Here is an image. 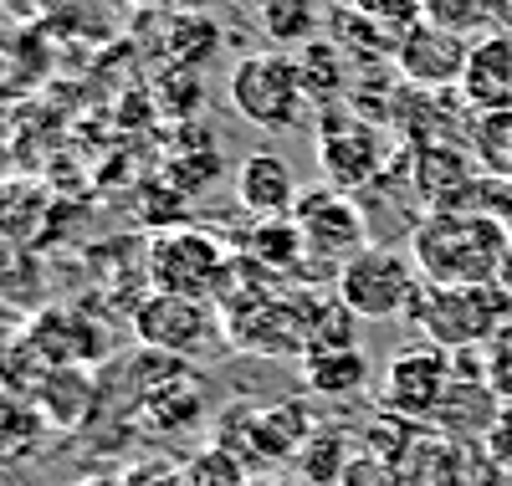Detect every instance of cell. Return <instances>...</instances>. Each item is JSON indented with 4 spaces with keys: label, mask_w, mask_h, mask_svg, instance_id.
I'll return each mask as SVG.
<instances>
[{
    "label": "cell",
    "mask_w": 512,
    "mask_h": 486,
    "mask_svg": "<svg viewBox=\"0 0 512 486\" xmlns=\"http://www.w3.org/2000/svg\"><path fill=\"white\" fill-rule=\"evenodd\" d=\"M226 98L251 128H262V134H292V128H303L308 113H313V103L303 93V77H297V57L277 52V47L241 57L226 77Z\"/></svg>",
    "instance_id": "obj_3"
},
{
    "label": "cell",
    "mask_w": 512,
    "mask_h": 486,
    "mask_svg": "<svg viewBox=\"0 0 512 486\" xmlns=\"http://www.w3.org/2000/svg\"><path fill=\"white\" fill-rule=\"evenodd\" d=\"M47 435H52V425L41 420L36 400H26L16 389H0V466H21V461L41 456Z\"/></svg>",
    "instance_id": "obj_17"
},
{
    "label": "cell",
    "mask_w": 512,
    "mask_h": 486,
    "mask_svg": "<svg viewBox=\"0 0 512 486\" xmlns=\"http://www.w3.org/2000/svg\"><path fill=\"white\" fill-rule=\"evenodd\" d=\"M185 486H251V476H246V461H236L231 451L205 446L185 461Z\"/></svg>",
    "instance_id": "obj_23"
},
{
    "label": "cell",
    "mask_w": 512,
    "mask_h": 486,
    "mask_svg": "<svg viewBox=\"0 0 512 486\" xmlns=\"http://www.w3.org/2000/svg\"><path fill=\"white\" fill-rule=\"evenodd\" d=\"M134 400L154 430H190L205 420V384H200V374L185 369V359H169L154 384L134 389Z\"/></svg>",
    "instance_id": "obj_13"
},
{
    "label": "cell",
    "mask_w": 512,
    "mask_h": 486,
    "mask_svg": "<svg viewBox=\"0 0 512 486\" xmlns=\"http://www.w3.org/2000/svg\"><path fill=\"white\" fill-rule=\"evenodd\" d=\"M374 364L369 353L354 343V348H323V353H308L303 359V389L308 394H323V400H349L369 384Z\"/></svg>",
    "instance_id": "obj_16"
},
{
    "label": "cell",
    "mask_w": 512,
    "mask_h": 486,
    "mask_svg": "<svg viewBox=\"0 0 512 486\" xmlns=\"http://www.w3.org/2000/svg\"><path fill=\"white\" fill-rule=\"evenodd\" d=\"M466 57H472V41L451 26H436V21H420L395 52V67L410 87H431V93H451L461 87V72H466Z\"/></svg>",
    "instance_id": "obj_10"
},
{
    "label": "cell",
    "mask_w": 512,
    "mask_h": 486,
    "mask_svg": "<svg viewBox=\"0 0 512 486\" xmlns=\"http://www.w3.org/2000/svg\"><path fill=\"white\" fill-rule=\"evenodd\" d=\"M0 486H21V481L11 476V466H0Z\"/></svg>",
    "instance_id": "obj_29"
},
{
    "label": "cell",
    "mask_w": 512,
    "mask_h": 486,
    "mask_svg": "<svg viewBox=\"0 0 512 486\" xmlns=\"http://www.w3.org/2000/svg\"><path fill=\"white\" fill-rule=\"evenodd\" d=\"M328 41H338V47L349 52V62H364V67H369V62H395V41L369 21L354 0L328 16Z\"/></svg>",
    "instance_id": "obj_20"
},
{
    "label": "cell",
    "mask_w": 512,
    "mask_h": 486,
    "mask_svg": "<svg viewBox=\"0 0 512 486\" xmlns=\"http://www.w3.org/2000/svg\"><path fill=\"white\" fill-rule=\"evenodd\" d=\"M31 400L52 430H82L98 415V384L88 379V364H62L36 384Z\"/></svg>",
    "instance_id": "obj_14"
},
{
    "label": "cell",
    "mask_w": 512,
    "mask_h": 486,
    "mask_svg": "<svg viewBox=\"0 0 512 486\" xmlns=\"http://www.w3.org/2000/svg\"><path fill=\"white\" fill-rule=\"evenodd\" d=\"M420 6H425V21L451 26L461 36H472V31L492 36V31H502L497 16H507V0H420Z\"/></svg>",
    "instance_id": "obj_21"
},
{
    "label": "cell",
    "mask_w": 512,
    "mask_h": 486,
    "mask_svg": "<svg viewBox=\"0 0 512 486\" xmlns=\"http://www.w3.org/2000/svg\"><path fill=\"white\" fill-rule=\"evenodd\" d=\"M251 486H292V481H251Z\"/></svg>",
    "instance_id": "obj_30"
},
{
    "label": "cell",
    "mask_w": 512,
    "mask_h": 486,
    "mask_svg": "<svg viewBox=\"0 0 512 486\" xmlns=\"http://www.w3.org/2000/svg\"><path fill=\"white\" fill-rule=\"evenodd\" d=\"M134 333L144 338V348L169 353V359H190V353L221 343V307L195 302V297H169L154 292L149 302L134 307Z\"/></svg>",
    "instance_id": "obj_9"
},
{
    "label": "cell",
    "mask_w": 512,
    "mask_h": 486,
    "mask_svg": "<svg viewBox=\"0 0 512 486\" xmlns=\"http://www.w3.org/2000/svg\"><path fill=\"white\" fill-rule=\"evenodd\" d=\"M216 41H221V31H216V21L210 16H200V11H169V62H180V67H195V62H205L210 52H216Z\"/></svg>",
    "instance_id": "obj_22"
},
{
    "label": "cell",
    "mask_w": 512,
    "mask_h": 486,
    "mask_svg": "<svg viewBox=\"0 0 512 486\" xmlns=\"http://www.w3.org/2000/svg\"><path fill=\"white\" fill-rule=\"evenodd\" d=\"M256 21H262L267 41L277 52H297V47H308L313 36H323V11H318V0H262L256 6Z\"/></svg>",
    "instance_id": "obj_18"
},
{
    "label": "cell",
    "mask_w": 512,
    "mask_h": 486,
    "mask_svg": "<svg viewBox=\"0 0 512 486\" xmlns=\"http://www.w3.org/2000/svg\"><path fill=\"white\" fill-rule=\"evenodd\" d=\"M123 486H185V461H164V456L134 461L123 466Z\"/></svg>",
    "instance_id": "obj_26"
},
{
    "label": "cell",
    "mask_w": 512,
    "mask_h": 486,
    "mask_svg": "<svg viewBox=\"0 0 512 486\" xmlns=\"http://www.w3.org/2000/svg\"><path fill=\"white\" fill-rule=\"evenodd\" d=\"M420 272L405 246H364L359 256H349L333 277V297L349 307L364 323H384V318H410V307L420 297Z\"/></svg>",
    "instance_id": "obj_5"
},
{
    "label": "cell",
    "mask_w": 512,
    "mask_h": 486,
    "mask_svg": "<svg viewBox=\"0 0 512 486\" xmlns=\"http://www.w3.org/2000/svg\"><path fill=\"white\" fill-rule=\"evenodd\" d=\"M297 200H303V190H297V174L282 154L272 149H256L241 159L236 169V205L251 215V220H287L297 210Z\"/></svg>",
    "instance_id": "obj_11"
},
{
    "label": "cell",
    "mask_w": 512,
    "mask_h": 486,
    "mask_svg": "<svg viewBox=\"0 0 512 486\" xmlns=\"http://www.w3.org/2000/svg\"><path fill=\"white\" fill-rule=\"evenodd\" d=\"M292 226H297V236H303V256L308 261H328L333 277H338V267H344L349 256L374 246L359 200L344 195V190H333V185L303 190V200H297V210H292Z\"/></svg>",
    "instance_id": "obj_7"
},
{
    "label": "cell",
    "mask_w": 512,
    "mask_h": 486,
    "mask_svg": "<svg viewBox=\"0 0 512 486\" xmlns=\"http://www.w3.org/2000/svg\"><path fill=\"white\" fill-rule=\"evenodd\" d=\"M67 486H123V471L118 466H88V471H77Z\"/></svg>",
    "instance_id": "obj_27"
},
{
    "label": "cell",
    "mask_w": 512,
    "mask_h": 486,
    "mask_svg": "<svg viewBox=\"0 0 512 486\" xmlns=\"http://www.w3.org/2000/svg\"><path fill=\"white\" fill-rule=\"evenodd\" d=\"M497 287L507 292V302H512V246H507V261H502V277H497Z\"/></svg>",
    "instance_id": "obj_28"
},
{
    "label": "cell",
    "mask_w": 512,
    "mask_h": 486,
    "mask_svg": "<svg viewBox=\"0 0 512 486\" xmlns=\"http://www.w3.org/2000/svg\"><path fill=\"white\" fill-rule=\"evenodd\" d=\"M297 77H303V93L313 108H344L349 93H354V67H349V52L328 36H313L308 47H297Z\"/></svg>",
    "instance_id": "obj_15"
},
{
    "label": "cell",
    "mask_w": 512,
    "mask_h": 486,
    "mask_svg": "<svg viewBox=\"0 0 512 486\" xmlns=\"http://www.w3.org/2000/svg\"><path fill=\"white\" fill-rule=\"evenodd\" d=\"M461 98L472 113H512V31H492L472 41L461 72Z\"/></svg>",
    "instance_id": "obj_12"
},
{
    "label": "cell",
    "mask_w": 512,
    "mask_h": 486,
    "mask_svg": "<svg viewBox=\"0 0 512 486\" xmlns=\"http://www.w3.org/2000/svg\"><path fill=\"white\" fill-rule=\"evenodd\" d=\"M354 6H359L384 36L395 41V52H400V41L425 21V6H420V0H354Z\"/></svg>",
    "instance_id": "obj_24"
},
{
    "label": "cell",
    "mask_w": 512,
    "mask_h": 486,
    "mask_svg": "<svg viewBox=\"0 0 512 486\" xmlns=\"http://www.w3.org/2000/svg\"><path fill=\"white\" fill-rule=\"evenodd\" d=\"M512 231L487 210H436L420 215L405 241L425 287H492L502 277Z\"/></svg>",
    "instance_id": "obj_1"
},
{
    "label": "cell",
    "mask_w": 512,
    "mask_h": 486,
    "mask_svg": "<svg viewBox=\"0 0 512 486\" xmlns=\"http://www.w3.org/2000/svg\"><path fill=\"white\" fill-rule=\"evenodd\" d=\"M466 149L477 169L512 185V113H472L466 118Z\"/></svg>",
    "instance_id": "obj_19"
},
{
    "label": "cell",
    "mask_w": 512,
    "mask_h": 486,
    "mask_svg": "<svg viewBox=\"0 0 512 486\" xmlns=\"http://www.w3.org/2000/svg\"><path fill=\"white\" fill-rule=\"evenodd\" d=\"M318 169H323V180L333 190H344V195H364L374 190L384 174H395L400 154L390 144V134H384L379 123L349 113V108H328L318 118Z\"/></svg>",
    "instance_id": "obj_4"
},
{
    "label": "cell",
    "mask_w": 512,
    "mask_h": 486,
    "mask_svg": "<svg viewBox=\"0 0 512 486\" xmlns=\"http://www.w3.org/2000/svg\"><path fill=\"white\" fill-rule=\"evenodd\" d=\"M482 384L497 394L502 405H512V333L487 343V353H482Z\"/></svg>",
    "instance_id": "obj_25"
},
{
    "label": "cell",
    "mask_w": 512,
    "mask_h": 486,
    "mask_svg": "<svg viewBox=\"0 0 512 486\" xmlns=\"http://www.w3.org/2000/svg\"><path fill=\"white\" fill-rule=\"evenodd\" d=\"M456 359L446 348H431V343H415L405 353H395L390 364H384V384H379V400L390 415L400 420H436L446 389L456 384Z\"/></svg>",
    "instance_id": "obj_8"
},
{
    "label": "cell",
    "mask_w": 512,
    "mask_h": 486,
    "mask_svg": "<svg viewBox=\"0 0 512 486\" xmlns=\"http://www.w3.org/2000/svg\"><path fill=\"white\" fill-rule=\"evenodd\" d=\"M149 282L169 297H195V302H221L231 292V261L226 246L210 231H164L149 246Z\"/></svg>",
    "instance_id": "obj_6"
},
{
    "label": "cell",
    "mask_w": 512,
    "mask_h": 486,
    "mask_svg": "<svg viewBox=\"0 0 512 486\" xmlns=\"http://www.w3.org/2000/svg\"><path fill=\"white\" fill-rule=\"evenodd\" d=\"M431 348H446L451 359L466 348H487L502 333H512V302L492 287H420L410 318H405Z\"/></svg>",
    "instance_id": "obj_2"
}]
</instances>
